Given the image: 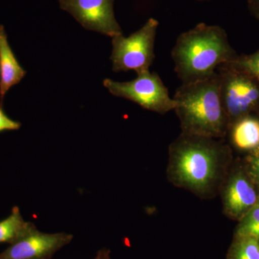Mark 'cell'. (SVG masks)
Instances as JSON below:
<instances>
[{
  "instance_id": "ac0fdd59",
  "label": "cell",
  "mask_w": 259,
  "mask_h": 259,
  "mask_svg": "<svg viewBox=\"0 0 259 259\" xmlns=\"http://www.w3.org/2000/svg\"><path fill=\"white\" fill-rule=\"evenodd\" d=\"M248 3L250 13L259 20V0H248Z\"/></svg>"
},
{
  "instance_id": "3957f363",
  "label": "cell",
  "mask_w": 259,
  "mask_h": 259,
  "mask_svg": "<svg viewBox=\"0 0 259 259\" xmlns=\"http://www.w3.org/2000/svg\"><path fill=\"white\" fill-rule=\"evenodd\" d=\"M173 99L182 133L213 139L225 136L229 126L221 100L218 71L208 79L182 83Z\"/></svg>"
},
{
  "instance_id": "ffe728a7",
  "label": "cell",
  "mask_w": 259,
  "mask_h": 259,
  "mask_svg": "<svg viewBox=\"0 0 259 259\" xmlns=\"http://www.w3.org/2000/svg\"><path fill=\"white\" fill-rule=\"evenodd\" d=\"M258 187H259V186H258Z\"/></svg>"
},
{
  "instance_id": "52a82bcc",
  "label": "cell",
  "mask_w": 259,
  "mask_h": 259,
  "mask_svg": "<svg viewBox=\"0 0 259 259\" xmlns=\"http://www.w3.org/2000/svg\"><path fill=\"white\" fill-rule=\"evenodd\" d=\"M61 9L68 12L81 25L111 37L122 35L114 13V0H59Z\"/></svg>"
},
{
  "instance_id": "30bf717a",
  "label": "cell",
  "mask_w": 259,
  "mask_h": 259,
  "mask_svg": "<svg viewBox=\"0 0 259 259\" xmlns=\"http://www.w3.org/2000/svg\"><path fill=\"white\" fill-rule=\"evenodd\" d=\"M26 74L10 47L4 26L0 25V103L3 104L10 88L20 83Z\"/></svg>"
},
{
  "instance_id": "2e32d148",
  "label": "cell",
  "mask_w": 259,
  "mask_h": 259,
  "mask_svg": "<svg viewBox=\"0 0 259 259\" xmlns=\"http://www.w3.org/2000/svg\"><path fill=\"white\" fill-rule=\"evenodd\" d=\"M247 163L250 178L259 186V147L252 151L247 158Z\"/></svg>"
},
{
  "instance_id": "277c9868",
  "label": "cell",
  "mask_w": 259,
  "mask_h": 259,
  "mask_svg": "<svg viewBox=\"0 0 259 259\" xmlns=\"http://www.w3.org/2000/svg\"><path fill=\"white\" fill-rule=\"evenodd\" d=\"M221 95L228 126L259 109V82L234 67L224 64L217 70Z\"/></svg>"
},
{
  "instance_id": "5b68a950",
  "label": "cell",
  "mask_w": 259,
  "mask_h": 259,
  "mask_svg": "<svg viewBox=\"0 0 259 259\" xmlns=\"http://www.w3.org/2000/svg\"><path fill=\"white\" fill-rule=\"evenodd\" d=\"M158 27V20L150 18L128 37H112V70L115 72L134 70L137 74L149 70L156 57L154 46Z\"/></svg>"
},
{
  "instance_id": "8992f818",
  "label": "cell",
  "mask_w": 259,
  "mask_h": 259,
  "mask_svg": "<svg viewBox=\"0 0 259 259\" xmlns=\"http://www.w3.org/2000/svg\"><path fill=\"white\" fill-rule=\"evenodd\" d=\"M103 85L114 96L134 102L151 111L165 114L176 107L161 78L149 70L139 73L132 81L120 82L105 79Z\"/></svg>"
},
{
  "instance_id": "9c48e42d",
  "label": "cell",
  "mask_w": 259,
  "mask_h": 259,
  "mask_svg": "<svg viewBox=\"0 0 259 259\" xmlns=\"http://www.w3.org/2000/svg\"><path fill=\"white\" fill-rule=\"evenodd\" d=\"M259 198L254 186L242 172L230 177L223 190L224 212L229 217L241 220Z\"/></svg>"
},
{
  "instance_id": "4fadbf2b",
  "label": "cell",
  "mask_w": 259,
  "mask_h": 259,
  "mask_svg": "<svg viewBox=\"0 0 259 259\" xmlns=\"http://www.w3.org/2000/svg\"><path fill=\"white\" fill-rule=\"evenodd\" d=\"M227 258L259 259V241L250 237L236 236Z\"/></svg>"
},
{
  "instance_id": "6da1fadb",
  "label": "cell",
  "mask_w": 259,
  "mask_h": 259,
  "mask_svg": "<svg viewBox=\"0 0 259 259\" xmlns=\"http://www.w3.org/2000/svg\"><path fill=\"white\" fill-rule=\"evenodd\" d=\"M226 151L215 139L182 133L170 148L168 177L178 187L207 196L221 180Z\"/></svg>"
},
{
  "instance_id": "8fae6325",
  "label": "cell",
  "mask_w": 259,
  "mask_h": 259,
  "mask_svg": "<svg viewBox=\"0 0 259 259\" xmlns=\"http://www.w3.org/2000/svg\"><path fill=\"white\" fill-rule=\"evenodd\" d=\"M232 139L237 147L253 150L259 147V120L245 117L233 124Z\"/></svg>"
},
{
  "instance_id": "7c38bea8",
  "label": "cell",
  "mask_w": 259,
  "mask_h": 259,
  "mask_svg": "<svg viewBox=\"0 0 259 259\" xmlns=\"http://www.w3.org/2000/svg\"><path fill=\"white\" fill-rule=\"evenodd\" d=\"M35 226L33 223L25 221L20 209L15 206L11 214L0 221V243L12 244Z\"/></svg>"
},
{
  "instance_id": "d6986e66",
  "label": "cell",
  "mask_w": 259,
  "mask_h": 259,
  "mask_svg": "<svg viewBox=\"0 0 259 259\" xmlns=\"http://www.w3.org/2000/svg\"><path fill=\"white\" fill-rule=\"evenodd\" d=\"M94 259H111L110 258V250L107 248H102L97 252L96 257Z\"/></svg>"
},
{
  "instance_id": "e0dca14e",
  "label": "cell",
  "mask_w": 259,
  "mask_h": 259,
  "mask_svg": "<svg viewBox=\"0 0 259 259\" xmlns=\"http://www.w3.org/2000/svg\"><path fill=\"white\" fill-rule=\"evenodd\" d=\"M22 124L18 121L8 117L3 109V104L0 103V133L6 131H18Z\"/></svg>"
},
{
  "instance_id": "7a4b0ae2",
  "label": "cell",
  "mask_w": 259,
  "mask_h": 259,
  "mask_svg": "<svg viewBox=\"0 0 259 259\" xmlns=\"http://www.w3.org/2000/svg\"><path fill=\"white\" fill-rule=\"evenodd\" d=\"M175 72L183 83L208 79L220 66L236 60L224 29L200 23L181 34L171 51Z\"/></svg>"
},
{
  "instance_id": "5bb4252c",
  "label": "cell",
  "mask_w": 259,
  "mask_h": 259,
  "mask_svg": "<svg viewBox=\"0 0 259 259\" xmlns=\"http://www.w3.org/2000/svg\"><path fill=\"white\" fill-rule=\"evenodd\" d=\"M236 235L238 237H250L259 241V198L240 221Z\"/></svg>"
},
{
  "instance_id": "9a60e30c",
  "label": "cell",
  "mask_w": 259,
  "mask_h": 259,
  "mask_svg": "<svg viewBox=\"0 0 259 259\" xmlns=\"http://www.w3.org/2000/svg\"><path fill=\"white\" fill-rule=\"evenodd\" d=\"M231 64L259 82V50L250 55L238 56Z\"/></svg>"
},
{
  "instance_id": "ba28073f",
  "label": "cell",
  "mask_w": 259,
  "mask_h": 259,
  "mask_svg": "<svg viewBox=\"0 0 259 259\" xmlns=\"http://www.w3.org/2000/svg\"><path fill=\"white\" fill-rule=\"evenodd\" d=\"M73 238L66 233H42L35 226L0 253V259H51Z\"/></svg>"
}]
</instances>
